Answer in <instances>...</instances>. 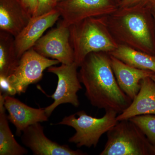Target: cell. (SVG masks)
<instances>
[{
    "instance_id": "7",
    "label": "cell",
    "mask_w": 155,
    "mask_h": 155,
    "mask_svg": "<svg viewBox=\"0 0 155 155\" xmlns=\"http://www.w3.org/2000/svg\"><path fill=\"white\" fill-rule=\"evenodd\" d=\"M56 9L63 18L61 23L67 27L87 18L111 15L118 9L111 0H64Z\"/></svg>"
},
{
    "instance_id": "24",
    "label": "cell",
    "mask_w": 155,
    "mask_h": 155,
    "mask_svg": "<svg viewBox=\"0 0 155 155\" xmlns=\"http://www.w3.org/2000/svg\"><path fill=\"white\" fill-rule=\"evenodd\" d=\"M151 78L153 79V80L154 81L155 83V73H153V75H151V76L150 77Z\"/></svg>"
},
{
    "instance_id": "18",
    "label": "cell",
    "mask_w": 155,
    "mask_h": 155,
    "mask_svg": "<svg viewBox=\"0 0 155 155\" xmlns=\"http://www.w3.org/2000/svg\"><path fill=\"white\" fill-rule=\"evenodd\" d=\"M15 44V37L11 34L0 32V76L8 78L14 71L19 61Z\"/></svg>"
},
{
    "instance_id": "25",
    "label": "cell",
    "mask_w": 155,
    "mask_h": 155,
    "mask_svg": "<svg viewBox=\"0 0 155 155\" xmlns=\"http://www.w3.org/2000/svg\"><path fill=\"white\" fill-rule=\"evenodd\" d=\"M152 13H153V14H154L155 15V5H154L153 7L152 8L151 10Z\"/></svg>"
},
{
    "instance_id": "10",
    "label": "cell",
    "mask_w": 155,
    "mask_h": 155,
    "mask_svg": "<svg viewBox=\"0 0 155 155\" xmlns=\"http://www.w3.org/2000/svg\"><path fill=\"white\" fill-rule=\"evenodd\" d=\"M21 140L35 155H85L80 150H73L66 145H60L46 136L40 122L29 125L22 131Z\"/></svg>"
},
{
    "instance_id": "12",
    "label": "cell",
    "mask_w": 155,
    "mask_h": 155,
    "mask_svg": "<svg viewBox=\"0 0 155 155\" xmlns=\"http://www.w3.org/2000/svg\"><path fill=\"white\" fill-rule=\"evenodd\" d=\"M4 94V107L8 113V119L16 127L17 136H20L29 125L48 120L45 108L31 107L11 96Z\"/></svg>"
},
{
    "instance_id": "6",
    "label": "cell",
    "mask_w": 155,
    "mask_h": 155,
    "mask_svg": "<svg viewBox=\"0 0 155 155\" xmlns=\"http://www.w3.org/2000/svg\"><path fill=\"white\" fill-rule=\"evenodd\" d=\"M59 63L58 60L41 55L32 48L21 56L17 67L7 79L20 95L26 92L29 85L41 80L46 69Z\"/></svg>"
},
{
    "instance_id": "5",
    "label": "cell",
    "mask_w": 155,
    "mask_h": 155,
    "mask_svg": "<svg viewBox=\"0 0 155 155\" xmlns=\"http://www.w3.org/2000/svg\"><path fill=\"white\" fill-rule=\"evenodd\" d=\"M117 114L114 111H106L103 117L97 118L87 115L85 111H78L76 114L64 117L57 125H67L75 129L76 132L69 141L78 147H95L101 137L118 122Z\"/></svg>"
},
{
    "instance_id": "29",
    "label": "cell",
    "mask_w": 155,
    "mask_h": 155,
    "mask_svg": "<svg viewBox=\"0 0 155 155\" xmlns=\"http://www.w3.org/2000/svg\"><path fill=\"white\" fill-rule=\"evenodd\" d=\"M64 1V0H58V2H62V1Z\"/></svg>"
},
{
    "instance_id": "11",
    "label": "cell",
    "mask_w": 155,
    "mask_h": 155,
    "mask_svg": "<svg viewBox=\"0 0 155 155\" xmlns=\"http://www.w3.org/2000/svg\"><path fill=\"white\" fill-rule=\"evenodd\" d=\"M60 17L61 14L55 9L43 15L32 17L15 37L16 51L19 59L24 53L33 48L45 31L52 26Z\"/></svg>"
},
{
    "instance_id": "14",
    "label": "cell",
    "mask_w": 155,
    "mask_h": 155,
    "mask_svg": "<svg viewBox=\"0 0 155 155\" xmlns=\"http://www.w3.org/2000/svg\"><path fill=\"white\" fill-rule=\"evenodd\" d=\"M32 16L20 0H0V29L15 37L27 25Z\"/></svg>"
},
{
    "instance_id": "19",
    "label": "cell",
    "mask_w": 155,
    "mask_h": 155,
    "mask_svg": "<svg viewBox=\"0 0 155 155\" xmlns=\"http://www.w3.org/2000/svg\"><path fill=\"white\" fill-rule=\"evenodd\" d=\"M129 119L140 129L150 143L155 145V114L140 115Z\"/></svg>"
},
{
    "instance_id": "13",
    "label": "cell",
    "mask_w": 155,
    "mask_h": 155,
    "mask_svg": "<svg viewBox=\"0 0 155 155\" xmlns=\"http://www.w3.org/2000/svg\"><path fill=\"white\" fill-rule=\"evenodd\" d=\"M112 69L119 87L133 101L141 87V81L154 73L150 70L137 69L110 55Z\"/></svg>"
},
{
    "instance_id": "20",
    "label": "cell",
    "mask_w": 155,
    "mask_h": 155,
    "mask_svg": "<svg viewBox=\"0 0 155 155\" xmlns=\"http://www.w3.org/2000/svg\"><path fill=\"white\" fill-rule=\"evenodd\" d=\"M155 0H122L119 4L120 9L151 11Z\"/></svg>"
},
{
    "instance_id": "8",
    "label": "cell",
    "mask_w": 155,
    "mask_h": 155,
    "mask_svg": "<svg viewBox=\"0 0 155 155\" xmlns=\"http://www.w3.org/2000/svg\"><path fill=\"white\" fill-rule=\"evenodd\" d=\"M78 66L75 62L71 64H62L59 67L53 66L48 69V72L55 74L58 78L55 91L50 97L54 102L45 108L49 117L56 107L64 104H70L75 107L80 104L78 92L82 89L77 72Z\"/></svg>"
},
{
    "instance_id": "4",
    "label": "cell",
    "mask_w": 155,
    "mask_h": 155,
    "mask_svg": "<svg viewBox=\"0 0 155 155\" xmlns=\"http://www.w3.org/2000/svg\"><path fill=\"white\" fill-rule=\"evenodd\" d=\"M101 155H153V145L130 119L122 120L107 132Z\"/></svg>"
},
{
    "instance_id": "17",
    "label": "cell",
    "mask_w": 155,
    "mask_h": 155,
    "mask_svg": "<svg viewBox=\"0 0 155 155\" xmlns=\"http://www.w3.org/2000/svg\"><path fill=\"white\" fill-rule=\"evenodd\" d=\"M5 94L0 93V155H23L28 151L18 143L9 127L4 107Z\"/></svg>"
},
{
    "instance_id": "21",
    "label": "cell",
    "mask_w": 155,
    "mask_h": 155,
    "mask_svg": "<svg viewBox=\"0 0 155 155\" xmlns=\"http://www.w3.org/2000/svg\"><path fill=\"white\" fill-rule=\"evenodd\" d=\"M38 1L37 9L33 17L41 16L52 11L56 9L58 3V0H38Z\"/></svg>"
},
{
    "instance_id": "23",
    "label": "cell",
    "mask_w": 155,
    "mask_h": 155,
    "mask_svg": "<svg viewBox=\"0 0 155 155\" xmlns=\"http://www.w3.org/2000/svg\"><path fill=\"white\" fill-rule=\"evenodd\" d=\"M22 5L32 17L36 13L38 5V0H20Z\"/></svg>"
},
{
    "instance_id": "3",
    "label": "cell",
    "mask_w": 155,
    "mask_h": 155,
    "mask_svg": "<svg viewBox=\"0 0 155 155\" xmlns=\"http://www.w3.org/2000/svg\"><path fill=\"white\" fill-rule=\"evenodd\" d=\"M100 17L87 18L69 27L70 42L78 67L90 53H110L119 45L110 32L105 17Z\"/></svg>"
},
{
    "instance_id": "28",
    "label": "cell",
    "mask_w": 155,
    "mask_h": 155,
    "mask_svg": "<svg viewBox=\"0 0 155 155\" xmlns=\"http://www.w3.org/2000/svg\"><path fill=\"white\" fill-rule=\"evenodd\" d=\"M117 2H118L119 3H119H120V2H121V1H122V0H117Z\"/></svg>"
},
{
    "instance_id": "22",
    "label": "cell",
    "mask_w": 155,
    "mask_h": 155,
    "mask_svg": "<svg viewBox=\"0 0 155 155\" xmlns=\"http://www.w3.org/2000/svg\"><path fill=\"white\" fill-rule=\"evenodd\" d=\"M0 93L4 92V94L10 96L17 94V92L11 86L7 78L0 76Z\"/></svg>"
},
{
    "instance_id": "26",
    "label": "cell",
    "mask_w": 155,
    "mask_h": 155,
    "mask_svg": "<svg viewBox=\"0 0 155 155\" xmlns=\"http://www.w3.org/2000/svg\"><path fill=\"white\" fill-rule=\"evenodd\" d=\"M153 155H155V145L153 146Z\"/></svg>"
},
{
    "instance_id": "1",
    "label": "cell",
    "mask_w": 155,
    "mask_h": 155,
    "mask_svg": "<svg viewBox=\"0 0 155 155\" xmlns=\"http://www.w3.org/2000/svg\"><path fill=\"white\" fill-rule=\"evenodd\" d=\"M80 67L78 78L92 105L118 114L129 107L132 101L119 87L110 57L102 52L90 53Z\"/></svg>"
},
{
    "instance_id": "2",
    "label": "cell",
    "mask_w": 155,
    "mask_h": 155,
    "mask_svg": "<svg viewBox=\"0 0 155 155\" xmlns=\"http://www.w3.org/2000/svg\"><path fill=\"white\" fill-rule=\"evenodd\" d=\"M151 14L146 10L118 9L107 21L108 27L126 45L155 55V25Z\"/></svg>"
},
{
    "instance_id": "9",
    "label": "cell",
    "mask_w": 155,
    "mask_h": 155,
    "mask_svg": "<svg viewBox=\"0 0 155 155\" xmlns=\"http://www.w3.org/2000/svg\"><path fill=\"white\" fill-rule=\"evenodd\" d=\"M69 27L60 22L36 42L33 48L41 55L58 60L61 64L75 62L74 52L70 40Z\"/></svg>"
},
{
    "instance_id": "27",
    "label": "cell",
    "mask_w": 155,
    "mask_h": 155,
    "mask_svg": "<svg viewBox=\"0 0 155 155\" xmlns=\"http://www.w3.org/2000/svg\"><path fill=\"white\" fill-rule=\"evenodd\" d=\"M152 14H153V17L154 20L155 25V15L154 14H153V13H152Z\"/></svg>"
},
{
    "instance_id": "16",
    "label": "cell",
    "mask_w": 155,
    "mask_h": 155,
    "mask_svg": "<svg viewBox=\"0 0 155 155\" xmlns=\"http://www.w3.org/2000/svg\"><path fill=\"white\" fill-rule=\"evenodd\" d=\"M109 54L130 67L150 70L155 73V55L134 49L125 45H119L116 49Z\"/></svg>"
},
{
    "instance_id": "15",
    "label": "cell",
    "mask_w": 155,
    "mask_h": 155,
    "mask_svg": "<svg viewBox=\"0 0 155 155\" xmlns=\"http://www.w3.org/2000/svg\"><path fill=\"white\" fill-rule=\"evenodd\" d=\"M146 114L155 115V83L150 77L141 81L138 94L129 107L117 116L116 120L119 122Z\"/></svg>"
}]
</instances>
